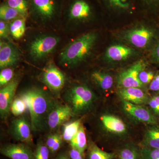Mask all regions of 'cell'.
Wrapping results in <instances>:
<instances>
[{
    "label": "cell",
    "instance_id": "obj_16",
    "mask_svg": "<svg viewBox=\"0 0 159 159\" xmlns=\"http://www.w3.org/2000/svg\"><path fill=\"white\" fill-rule=\"evenodd\" d=\"M19 58L16 50L8 43H0V67L1 69L15 64Z\"/></svg>",
    "mask_w": 159,
    "mask_h": 159
},
{
    "label": "cell",
    "instance_id": "obj_18",
    "mask_svg": "<svg viewBox=\"0 0 159 159\" xmlns=\"http://www.w3.org/2000/svg\"><path fill=\"white\" fill-rule=\"evenodd\" d=\"M133 53V51L128 47L116 45L111 46L107 48L106 56L112 61H120L127 59Z\"/></svg>",
    "mask_w": 159,
    "mask_h": 159
},
{
    "label": "cell",
    "instance_id": "obj_13",
    "mask_svg": "<svg viewBox=\"0 0 159 159\" xmlns=\"http://www.w3.org/2000/svg\"><path fill=\"white\" fill-rule=\"evenodd\" d=\"M18 85L17 80H12L1 89L0 113L2 118H6L11 111V104Z\"/></svg>",
    "mask_w": 159,
    "mask_h": 159
},
{
    "label": "cell",
    "instance_id": "obj_1",
    "mask_svg": "<svg viewBox=\"0 0 159 159\" xmlns=\"http://www.w3.org/2000/svg\"><path fill=\"white\" fill-rule=\"evenodd\" d=\"M25 99L31 118V129L40 131L44 127L49 111L55 102L45 91L31 88L26 90L20 95Z\"/></svg>",
    "mask_w": 159,
    "mask_h": 159
},
{
    "label": "cell",
    "instance_id": "obj_19",
    "mask_svg": "<svg viewBox=\"0 0 159 159\" xmlns=\"http://www.w3.org/2000/svg\"><path fill=\"white\" fill-rule=\"evenodd\" d=\"M70 143L71 147L76 148L84 155L87 147V142L85 130L82 125L80 126L77 134Z\"/></svg>",
    "mask_w": 159,
    "mask_h": 159
},
{
    "label": "cell",
    "instance_id": "obj_17",
    "mask_svg": "<svg viewBox=\"0 0 159 159\" xmlns=\"http://www.w3.org/2000/svg\"><path fill=\"white\" fill-rule=\"evenodd\" d=\"M102 125L107 130L114 134L124 133L126 130L125 123L121 119L109 115H104L100 117Z\"/></svg>",
    "mask_w": 159,
    "mask_h": 159
},
{
    "label": "cell",
    "instance_id": "obj_24",
    "mask_svg": "<svg viewBox=\"0 0 159 159\" xmlns=\"http://www.w3.org/2000/svg\"><path fill=\"white\" fill-rule=\"evenodd\" d=\"M24 17L18 11L9 6L7 3H2L0 6V18L5 21L13 20L18 18Z\"/></svg>",
    "mask_w": 159,
    "mask_h": 159
},
{
    "label": "cell",
    "instance_id": "obj_28",
    "mask_svg": "<svg viewBox=\"0 0 159 159\" xmlns=\"http://www.w3.org/2000/svg\"><path fill=\"white\" fill-rule=\"evenodd\" d=\"M119 159H142L140 150L134 146L122 148L119 154Z\"/></svg>",
    "mask_w": 159,
    "mask_h": 159
},
{
    "label": "cell",
    "instance_id": "obj_21",
    "mask_svg": "<svg viewBox=\"0 0 159 159\" xmlns=\"http://www.w3.org/2000/svg\"><path fill=\"white\" fill-rule=\"evenodd\" d=\"M143 144L147 148H159V129L151 128L146 131Z\"/></svg>",
    "mask_w": 159,
    "mask_h": 159
},
{
    "label": "cell",
    "instance_id": "obj_8",
    "mask_svg": "<svg viewBox=\"0 0 159 159\" xmlns=\"http://www.w3.org/2000/svg\"><path fill=\"white\" fill-rule=\"evenodd\" d=\"M67 14L70 19L83 20L92 16L93 9L86 0H71L69 2Z\"/></svg>",
    "mask_w": 159,
    "mask_h": 159
},
{
    "label": "cell",
    "instance_id": "obj_35",
    "mask_svg": "<svg viewBox=\"0 0 159 159\" xmlns=\"http://www.w3.org/2000/svg\"><path fill=\"white\" fill-rule=\"evenodd\" d=\"M9 31V27L5 21L1 20L0 21V36L1 37L7 38Z\"/></svg>",
    "mask_w": 159,
    "mask_h": 159
},
{
    "label": "cell",
    "instance_id": "obj_20",
    "mask_svg": "<svg viewBox=\"0 0 159 159\" xmlns=\"http://www.w3.org/2000/svg\"><path fill=\"white\" fill-rule=\"evenodd\" d=\"M94 81L103 90H108L112 87L113 79L109 74L105 73L95 71L92 74Z\"/></svg>",
    "mask_w": 159,
    "mask_h": 159
},
{
    "label": "cell",
    "instance_id": "obj_40",
    "mask_svg": "<svg viewBox=\"0 0 159 159\" xmlns=\"http://www.w3.org/2000/svg\"><path fill=\"white\" fill-rule=\"evenodd\" d=\"M155 55L157 59L159 61V43L156 48L155 51Z\"/></svg>",
    "mask_w": 159,
    "mask_h": 159
},
{
    "label": "cell",
    "instance_id": "obj_33",
    "mask_svg": "<svg viewBox=\"0 0 159 159\" xmlns=\"http://www.w3.org/2000/svg\"><path fill=\"white\" fill-rule=\"evenodd\" d=\"M62 135L58 133H54L50 135L47 138L46 140V144L49 150H51V148L54 146L57 140L61 138Z\"/></svg>",
    "mask_w": 159,
    "mask_h": 159
},
{
    "label": "cell",
    "instance_id": "obj_5",
    "mask_svg": "<svg viewBox=\"0 0 159 159\" xmlns=\"http://www.w3.org/2000/svg\"><path fill=\"white\" fill-rule=\"evenodd\" d=\"M145 68L144 62L142 61H139L130 67L122 71L117 78L118 87L120 89L142 87L143 84L139 80V75Z\"/></svg>",
    "mask_w": 159,
    "mask_h": 159
},
{
    "label": "cell",
    "instance_id": "obj_25",
    "mask_svg": "<svg viewBox=\"0 0 159 159\" xmlns=\"http://www.w3.org/2000/svg\"><path fill=\"white\" fill-rule=\"evenodd\" d=\"M114 153L107 152L93 143L90 144L88 149L89 159H114Z\"/></svg>",
    "mask_w": 159,
    "mask_h": 159
},
{
    "label": "cell",
    "instance_id": "obj_6",
    "mask_svg": "<svg viewBox=\"0 0 159 159\" xmlns=\"http://www.w3.org/2000/svg\"><path fill=\"white\" fill-rule=\"evenodd\" d=\"M58 42V38L55 36L47 35L37 38L30 45V55L34 60L41 59L55 48Z\"/></svg>",
    "mask_w": 159,
    "mask_h": 159
},
{
    "label": "cell",
    "instance_id": "obj_26",
    "mask_svg": "<svg viewBox=\"0 0 159 159\" xmlns=\"http://www.w3.org/2000/svg\"><path fill=\"white\" fill-rule=\"evenodd\" d=\"M5 2L11 8L19 11L24 17L29 13V4L28 0H6Z\"/></svg>",
    "mask_w": 159,
    "mask_h": 159
},
{
    "label": "cell",
    "instance_id": "obj_22",
    "mask_svg": "<svg viewBox=\"0 0 159 159\" xmlns=\"http://www.w3.org/2000/svg\"><path fill=\"white\" fill-rule=\"evenodd\" d=\"M81 125L80 119L65 124L63 129L62 134L64 141L70 142L77 134Z\"/></svg>",
    "mask_w": 159,
    "mask_h": 159
},
{
    "label": "cell",
    "instance_id": "obj_27",
    "mask_svg": "<svg viewBox=\"0 0 159 159\" xmlns=\"http://www.w3.org/2000/svg\"><path fill=\"white\" fill-rule=\"evenodd\" d=\"M28 110L27 104L25 99L19 96L13 99L11 107L12 114L16 116H18Z\"/></svg>",
    "mask_w": 159,
    "mask_h": 159
},
{
    "label": "cell",
    "instance_id": "obj_29",
    "mask_svg": "<svg viewBox=\"0 0 159 159\" xmlns=\"http://www.w3.org/2000/svg\"><path fill=\"white\" fill-rule=\"evenodd\" d=\"M50 153V150L46 143L40 141L34 151L33 159H49Z\"/></svg>",
    "mask_w": 159,
    "mask_h": 159
},
{
    "label": "cell",
    "instance_id": "obj_32",
    "mask_svg": "<svg viewBox=\"0 0 159 159\" xmlns=\"http://www.w3.org/2000/svg\"><path fill=\"white\" fill-rule=\"evenodd\" d=\"M139 80L144 85L149 83L152 80H153L154 74L152 72H147L143 70L139 73Z\"/></svg>",
    "mask_w": 159,
    "mask_h": 159
},
{
    "label": "cell",
    "instance_id": "obj_11",
    "mask_svg": "<svg viewBox=\"0 0 159 159\" xmlns=\"http://www.w3.org/2000/svg\"><path fill=\"white\" fill-rule=\"evenodd\" d=\"M122 107L125 112L139 122L156 124L157 119L153 114L147 109L142 106L133 104L122 100Z\"/></svg>",
    "mask_w": 159,
    "mask_h": 159
},
{
    "label": "cell",
    "instance_id": "obj_38",
    "mask_svg": "<svg viewBox=\"0 0 159 159\" xmlns=\"http://www.w3.org/2000/svg\"><path fill=\"white\" fill-rule=\"evenodd\" d=\"M149 89L152 91H159V74L152 81Z\"/></svg>",
    "mask_w": 159,
    "mask_h": 159
},
{
    "label": "cell",
    "instance_id": "obj_34",
    "mask_svg": "<svg viewBox=\"0 0 159 159\" xmlns=\"http://www.w3.org/2000/svg\"><path fill=\"white\" fill-rule=\"evenodd\" d=\"M148 104L155 113L159 114V96L151 98L148 100Z\"/></svg>",
    "mask_w": 159,
    "mask_h": 159
},
{
    "label": "cell",
    "instance_id": "obj_23",
    "mask_svg": "<svg viewBox=\"0 0 159 159\" xmlns=\"http://www.w3.org/2000/svg\"><path fill=\"white\" fill-rule=\"evenodd\" d=\"M9 31L16 39L20 38L25 31V17H20L13 20L9 26Z\"/></svg>",
    "mask_w": 159,
    "mask_h": 159
},
{
    "label": "cell",
    "instance_id": "obj_2",
    "mask_svg": "<svg viewBox=\"0 0 159 159\" xmlns=\"http://www.w3.org/2000/svg\"><path fill=\"white\" fill-rule=\"evenodd\" d=\"M97 39L93 32L84 34L72 42L60 54L61 62L68 66L75 65L86 58Z\"/></svg>",
    "mask_w": 159,
    "mask_h": 159
},
{
    "label": "cell",
    "instance_id": "obj_3",
    "mask_svg": "<svg viewBox=\"0 0 159 159\" xmlns=\"http://www.w3.org/2000/svg\"><path fill=\"white\" fill-rule=\"evenodd\" d=\"M96 99L95 94L88 87L82 84L71 88L66 95V100L74 115L84 113L90 109Z\"/></svg>",
    "mask_w": 159,
    "mask_h": 159
},
{
    "label": "cell",
    "instance_id": "obj_4",
    "mask_svg": "<svg viewBox=\"0 0 159 159\" xmlns=\"http://www.w3.org/2000/svg\"><path fill=\"white\" fill-rule=\"evenodd\" d=\"M29 11L43 20L53 18L59 11L57 0H28Z\"/></svg>",
    "mask_w": 159,
    "mask_h": 159
},
{
    "label": "cell",
    "instance_id": "obj_12",
    "mask_svg": "<svg viewBox=\"0 0 159 159\" xmlns=\"http://www.w3.org/2000/svg\"><path fill=\"white\" fill-rule=\"evenodd\" d=\"M31 125L24 117L14 119L11 125L12 136L16 140L24 142L28 145L32 143Z\"/></svg>",
    "mask_w": 159,
    "mask_h": 159
},
{
    "label": "cell",
    "instance_id": "obj_30",
    "mask_svg": "<svg viewBox=\"0 0 159 159\" xmlns=\"http://www.w3.org/2000/svg\"><path fill=\"white\" fill-rule=\"evenodd\" d=\"M142 159H159V148L144 147L140 150Z\"/></svg>",
    "mask_w": 159,
    "mask_h": 159
},
{
    "label": "cell",
    "instance_id": "obj_41",
    "mask_svg": "<svg viewBox=\"0 0 159 159\" xmlns=\"http://www.w3.org/2000/svg\"><path fill=\"white\" fill-rule=\"evenodd\" d=\"M148 2L152 3V4H155L159 2V0H146Z\"/></svg>",
    "mask_w": 159,
    "mask_h": 159
},
{
    "label": "cell",
    "instance_id": "obj_39",
    "mask_svg": "<svg viewBox=\"0 0 159 159\" xmlns=\"http://www.w3.org/2000/svg\"><path fill=\"white\" fill-rule=\"evenodd\" d=\"M54 159H71L69 155V152L63 151L60 152Z\"/></svg>",
    "mask_w": 159,
    "mask_h": 159
},
{
    "label": "cell",
    "instance_id": "obj_37",
    "mask_svg": "<svg viewBox=\"0 0 159 159\" xmlns=\"http://www.w3.org/2000/svg\"><path fill=\"white\" fill-rule=\"evenodd\" d=\"M69 154L71 159H84V155L74 147H71Z\"/></svg>",
    "mask_w": 159,
    "mask_h": 159
},
{
    "label": "cell",
    "instance_id": "obj_15",
    "mask_svg": "<svg viewBox=\"0 0 159 159\" xmlns=\"http://www.w3.org/2000/svg\"><path fill=\"white\" fill-rule=\"evenodd\" d=\"M118 93L122 100L137 105L145 104L148 101L147 95L139 88L120 89Z\"/></svg>",
    "mask_w": 159,
    "mask_h": 159
},
{
    "label": "cell",
    "instance_id": "obj_31",
    "mask_svg": "<svg viewBox=\"0 0 159 159\" xmlns=\"http://www.w3.org/2000/svg\"><path fill=\"white\" fill-rule=\"evenodd\" d=\"M14 75V71L10 68H5L0 73V86L6 85L10 82Z\"/></svg>",
    "mask_w": 159,
    "mask_h": 159
},
{
    "label": "cell",
    "instance_id": "obj_9",
    "mask_svg": "<svg viewBox=\"0 0 159 159\" xmlns=\"http://www.w3.org/2000/svg\"><path fill=\"white\" fill-rule=\"evenodd\" d=\"M43 82L55 93H59L65 82V77L61 71L53 65L47 68L42 76Z\"/></svg>",
    "mask_w": 159,
    "mask_h": 159
},
{
    "label": "cell",
    "instance_id": "obj_7",
    "mask_svg": "<svg viewBox=\"0 0 159 159\" xmlns=\"http://www.w3.org/2000/svg\"><path fill=\"white\" fill-rule=\"evenodd\" d=\"M74 115L72 109L67 104L55 103L48 114L46 124L51 130H54Z\"/></svg>",
    "mask_w": 159,
    "mask_h": 159
},
{
    "label": "cell",
    "instance_id": "obj_10",
    "mask_svg": "<svg viewBox=\"0 0 159 159\" xmlns=\"http://www.w3.org/2000/svg\"><path fill=\"white\" fill-rule=\"evenodd\" d=\"M0 152L10 159H33L34 152L25 143L6 144L1 147Z\"/></svg>",
    "mask_w": 159,
    "mask_h": 159
},
{
    "label": "cell",
    "instance_id": "obj_14",
    "mask_svg": "<svg viewBox=\"0 0 159 159\" xmlns=\"http://www.w3.org/2000/svg\"><path fill=\"white\" fill-rule=\"evenodd\" d=\"M153 33L149 29L142 27L130 30L125 35V39L138 48H145L152 38Z\"/></svg>",
    "mask_w": 159,
    "mask_h": 159
},
{
    "label": "cell",
    "instance_id": "obj_36",
    "mask_svg": "<svg viewBox=\"0 0 159 159\" xmlns=\"http://www.w3.org/2000/svg\"><path fill=\"white\" fill-rule=\"evenodd\" d=\"M113 6L121 9H126L129 6L127 0H108Z\"/></svg>",
    "mask_w": 159,
    "mask_h": 159
}]
</instances>
